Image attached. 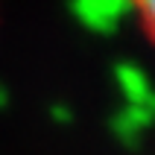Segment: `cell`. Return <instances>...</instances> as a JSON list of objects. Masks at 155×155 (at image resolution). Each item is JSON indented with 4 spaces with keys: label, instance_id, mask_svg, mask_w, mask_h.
Wrapping results in <instances>:
<instances>
[{
    "label": "cell",
    "instance_id": "6da1fadb",
    "mask_svg": "<svg viewBox=\"0 0 155 155\" xmlns=\"http://www.w3.org/2000/svg\"><path fill=\"white\" fill-rule=\"evenodd\" d=\"M126 3H129V12L138 21L140 32L155 44V0H126Z\"/></svg>",
    "mask_w": 155,
    "mask_h": 155
}]
</instances>
